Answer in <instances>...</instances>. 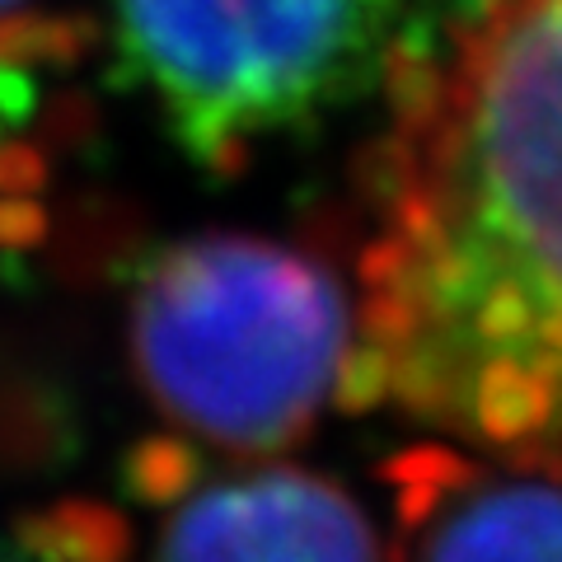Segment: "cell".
<instances>
[{
  "label": "cell",
  "instance_id": "obj_4",
  "mask_svg": "<svg viewBox=\"0 0 562 562\" xmlns=\"http://www.w3.org/2000/svg\"><path fill=\"white\" fill-rule=\"evenodd\" d=\"M384 479L390 562H562V464L417 446Z\"/></svg>",
  "mask_w": 562,
  "mask_h": 562
},
{
  "label": "cell",
  "instance_id": "obj_3",
  "mask_svg": "<svg viewBox=\"0 0 562 562\" xmlns=\"http://www.w3.org/2000/svg\"><path fill=\"white\" fill-rule=\"evenodd\" d=\"M122 70L188 160L235 173L380 80L403 0H109Z\"/></svg>",
  "mask_w": 562,
  "mask_h": 562
},
{
  "label": "cell",
  "instance_id": "obj_1",
  "mask_svg": "<svg viewBox=\"0 0 562 562\" xmlns=\"http://www.w3.org/2000/svg\"><path fill=\"white\" fill-rule=\"evenodd\" d=\"M398 76L342 403L562 464V0H469Z\"/></svg>",
  "mask_w": 562,
  "mask_h": 562
},
{
  "label": "cell",
  "instance_id": "obj_6",
  "mask_svg": "<svg viewBox=\"0 0 562 562\" xmlns=\"http://www.w3.org/2000/svg\"><path fill=\"white\" fill-rule=\"evenodd\" d=\"M29 5V0H0V38H5V29L20 20V10Z\"/></svg>",
  "mask_w": 562,
  "mask_h": 562
},
{
  "label": "cell",
  "instance_id": "obj_2",
  "mask_svg": "<svg viewBox=\"0 0 562 562\" xmlns=\"http://www.w3.org/2000/svg\"><path fill=\"white\" fill-rule=\"evenodd\" d=\"M127 347L155 413L188 441L277 454L347 394L357 295L295 244L192 235L140 268Z\"/></svg>",
  "mask_w": 562,
  "mask_h": 562
},
{
  "label": "cell",
  "instance_id": "obj_5",
  "mask_svg": "<svg viewBox=\"0 0 562 562\" xmlns=\"http://www.w3.org/2000/svg\"><path fill=\"white\" fill-rule=\"evenodd\" d=\"M173 483L150 562H384L366 506L314 469L249 464L188 479L179 464Z\"/></svg>",
  "mask_w": 562,
  "mask_h": 562
}]
</instances>
